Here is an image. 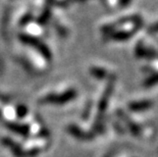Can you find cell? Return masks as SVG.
Masks as SVG:
<instances>
[{"instance_id": "obj_1", "label": "cell", "mask_w": 158, "mask_h": 157, "mask_svg": "<svg viewBox=\"0 0 158 157\" xmlns=\"http://www.w3.org/2000/svg\"><path fill=\"white\" fill-rule=\"evenodd\" d=\"M105 68L104 66H99V65H94V66H92L91 68V69H90V72H91V73L95 76H97V78H104V76H106V71L104 69Z\"/></svg>"}]
</instances>
